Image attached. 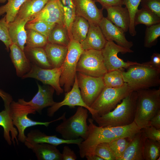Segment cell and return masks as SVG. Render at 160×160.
Returning a JSON list of instances; mask_svg holds the SVG:
<instances>
[{
    "mask_svg": "<svg viewBox=\"0 0 160 160\" xmlns=\"http://www.w3.org/2000/svg\"><path fill=\"white\" fill-rule=\"evenodd\" d=\"M88 121L87 137L78 145L80 156L82 158L93 154L95 147L100 143L109 142L120 138H131L141 129L134 121L125 126L103 127L96 126L92 119H89Z\"/></svg>",
    "mask_w": 160,
    "mask_h": 160,
    "instance_id": "1",
    "label": "cell"
},
{
    "mask_svg": "<svg viewBox=\"0 0 160 160\" xmlns=\"http://www.w3.org/2000/svg\"><path fill=\"white\" fill-rule=\"evenodd\" d=\"M137 98V92L133 91L113 110L92 119L99 127H118L129 125L134 121Z\"/></svg>",
    "mask_w": 160,
    "mask_h": 160,
    "instance_id": "2",
    "label": "cell"
},
{
    "mask_svg": "<svg viewBox=\"0 0 160 160\" xmlns=\"http://www.w3.org/2000/svg\"><path fill=\"white\" fill-rule=\"evenodd\" d=\"M122 73L124 81L134 91L149 89L160 84V68L149 62L130 66Z\"/></svg>",
    "mask_w": 160,
    "mask_h": 160,
    "instance_id": "3",
    "label": "cell"
},
{
    "mask_svg": "<svg viewBox=\"0 0 160 160\" xmlns=\"http://www.w3.org/2000/svg\"><path fill=\"white\" fill-rule=\"evenodd\" d=\"M136 91L137 98L134 121L141 129L149 126L151 119L160 111V89Z\"/></svg>",
    "mask_w": 160,
    "mask_h": 160,
    "instance_id": "4",
    "label": "cell"
},
{
    "mask_svg": "<svg viewBox=\"0 0 160 160\" xmlns=\"http://www.w3.org/2000/svg\"><path fill=\"white\" fill-rule=\"evenodd\" d=\"M134 91L126 82L118 88L105 86L90 107L92 111V118L101 116L112 111L119 102Z\"/></svg>",
    "mask_w": 160,
    "mask_h": 160,
    "instance_id": "5",
    "label": "cell"
},
{
    "mask_svg": "<svg viewBox=\"0 0 160 160\" xmlns=\"http://www.w3.org/2000/svg\"><path fill=\"white\" fill-rule=\"evenodd\" d=\"M87 109L79 106L75 114L66 119L55 128V131L60 133L63 139L66 140L81 138L85 140L89 133V126L87 119L88 117Z\"/></svg>",
    "mask_w": 160,
    "mask_h": 160,
    "instance_id": "6",
    "label": "cell"
},
{
    "mask_svg": "<svg viewBox=\"0 0 160 160\" xmlns=\"http://www.w3.org/2000/svg\"><path fill=\"white\" fill-rule=\"evenodd\" d=\"M9 108L13 124L18 129V140L23 143H24L26 140V136L25 134V131L27 128L37 125L47 127L51 123L63 120L64 118V116L62 115L58 118L49 122L36 121L28 117L29 114H35L36 113L35 110L31 106L13 100L10 103Z\"/></svg>",
    "mask_w": 160,
    "mask_h": 160,
    "instance_id": "7",
    "label": "cell"
},
{
    "mask_svg": "<svg viewBox=\"0 0 160 160\" xmlns=\"http://www.w3.org/2000/svg\"><path fill=\"white\" fill-rule=\"evenodd\" d=\"M84 51L80 43L73 39L70 40L65 59L61 66L60 79L61 87L65 92L71 89L76 73V67L79 58Z\"/></svg>",
    "mask_w": 160,
    "mask_h": 160,
    "instance_id": "8",
    "label": "cell"
},
{
    "mask_svg": "<svg viewBox=\"0 0 160 160\" xmlns=\"http://www.w3.org/2000/svg\"><path fill=\"white\" fill-rule=\"evenodd\" d=\"M76 72L95 77H103L107 72L101 50H84L78 60Z\"/></svg>",
    "mask_w": 160,
    "mask_h": 160,
    "instance_id": "9",
    "label": "cell"
},
{
    "mask_svg": "<svg viewBox=\"0 0 160 160\" xmlns=\"http://www.w3.org/2000/svg\"><path fill=\"white\" fill-rule=\"evenodd\" d=\"M77 73V82L82 98L85 103L90 107L105 86L103 77Z\"/></svg>",
    "mask_w": 160,
    "mask_h": 160,
    "instance_id": "10",
    "label": "cell"
},
{
    "mask_svg": "<svg viewBox=\"0 0 160 160\" xmlns=\"http://www.w3.org/2000/svg\"><path fill=\"white\" fill-rule=\"evenodd\" d=\"M105 67L107 71L121 68L127 69L130 66L137 64L136 62L124 61L119 58L118 54H122L133 52L131 49L120 46L113 41H107L105 46L101 50Z\"/></svg>",
    "mask_w": 160,
    "mask_h": 160,
    "instance_id": "11",
    "label": "cell"
},
{
    "mask_svg": "<svg viewBox=\"0 0 160 160\" xmlns=\"http://www.w3.org/2000/svg\"><path fill=\"white\" fill-rule=\"evenodd\" d=\"M62 69L60 68H43L32 64L30 71L22 78L35 79L42 82L44 84L52 87L57 95L62 94L63 89L61 87L60 83Z\"/></svg>",
    "mask_w": 160,
    "mask_h": 160,
    "instance_id": "12",
    "label": "cell"
},
{
    "mask_svg": "<svg viewBox=\"0 0 160 160\" xmlns=\"http://www.w3.org/2000/svg\"><path fill=\"white\" fill-rule=\"evenodd\" d=\"M39 21L64 25L63 10L60 0H50L39 12L27 23Z\"/></svg>",
    "mask_w": 160,
    "mask_h": 160,
    "instance_id": "13",
    "label": "cell"
},
{
    "mask_svg": "<svg viewBox=\"0 0 160 160\" xmlns=\"http://www.w3.org/2000/svg\"><path fill=\"white\" fill-rule=\"evenodd\" d=\"M64 105L70 107H74L75 106L83 107L87 109L91 114H92V109L85 103L82 98L78 85L76 73L71 89L65 93L64 98L62 101L56 102L54 104L48 108L47 115L49 117L52 116L60 108Z\"/></svg>",
    "mask_w": 160,
    "mask_h": 160,
    "instance_id": "14",
    "label": "cell"
},
{
    "mask_svg": "<svg viewBox=\"0 0 160 160\" xmlns=\"http://www.w3.org/2000/svg\"><path fill=\"white\" fill-rule=\"evenodd\" d=\"M37 85L38 91L31 100L27 102L23 99H20L18 101L21 103L31 106L36 112L41 113L43 108L51 107L56 103L53 98L55 90L48 85H41L38 83Z\"/></svg>",
    "mask_w": 160,
    "mask_h": 160,
    "instance_id": "15",
    "label": "cell"
},
{
    "mask_svg": "<svg viewBox=\"0 0 160 160\" xmlns=\"http://www.w3.org/2000/svg\"><path fill=\"white\" fill-rule=\"evenodd\" d=\"M98 25L107 41H114L118 45L127 49H131L133 46V42L127 39L124 31L106 17H103Z\"/></svg>",
    "mask_w": 160,
    "mask_h": 160,
    "instance_id": "16",
    "label": "cell"
},
{
    "mask_svg": "<svg viewBox=\"0 0 160 160\" xmlns=\"http://www.w3.org/2000/svg\"><path fill=\"white\" fill-rule=\"evenodd\" d=\"M76 15L89 23L98 25L104 17L102 9H99L93 0H73Z\"/></svg>",
    "mask_w": 160,
    "mask_h": 160,
    "instance_id": "17",
    "label": "cell"
},
{
    "mask_svg": "<svg viewBox=\"0 0 160 160\" xmlns=\"http://www.w3.org/2000/svg\"><path fill=\"white\" fill-rule=\"evenodd\" d=\"M146 138L141 129L130 139L124 152L118 160H144L143 151Z\"/></svg>",
    "mask_w": 160,
    "mask_h": 160,
    "instance_id": "18",
    "label": "cell"
},
{
    "mask_svg": "<svg viewBox=\"0 0 160 160\" xmlns=\"http://www.w3.org/2000/svg\"><path fill=\"white\" fill-rule=\"evenodd\" d=\"M89 30L85 39L80 43L84 50H102L107 41L98 25L89 23Z\"/></svg>",
    "mask_w": 160,
    "mask_h": 160,
    "instance_id": "19",
    "label": "cell"
},
{
    "mask_svg": "<svg viewBox=\"0 0 160 160\" xmlns=\"http://www.w3.org/2000/svg\"><path fill=\"white\" fill-rule=\"evenodd\" d=\"M24 143L35 153L38 160H62V153L56 146L47 143H34L26 141Z\"/></svg>",
    "mask_w": 160,
    "mask_h": 160,
    "instance_id": "20",
    "label": "cell"
},
{
    "mask_svg": "<svg viewBox=\"0 0 160 160\" xmlns=\"http://www.w3.org/2000/svg\"><path fill=\"white\" fill-rule=\"evenodd\" d=\"M84 139L81 138L66 140L60 138L56 135H49L39 130L33 129L31 130L27 134L25 141L34 143H47L57 146L63 144H73L78 145Z\"/></svg>",
    "mask_w": 160,
    "mask_h": 160,
    "instance_id": "21",
    "label": "cell"
},
{
    "mask_svg": "<svg viewBox=\"0 0 160 160\" xmlns=\"http://www.w3.org/2000/svg\"><path fill=\"white\" fill-rule=\"evenodd\" d=\"M10 57L16 70L17 75L22 78L30 70L32 64L26 56L24 50L15 44L9 47Z\"/></svg>",
    "mask_w": 160,
    "mask_h": 160,
    "instance_id": "22",
    "label": "cell"
},
{
    "mask_svg": "<svg viewBox=\"0 0 160 160\" xmlns=\"http://www.w3.org/2000/svg\"><path fill=\"white\" fill-rule=\"evenodd\" d=\"M29 20L16 17L13 21L8 23L9 35L12 44H16L23 50L27 38L25 25Z\"/></svg>",
    "mask_w": 160,
    "mask_h": 160,
    "instance_id": "23",
    "label": "cell"
},
{
    "mask_svg": "<svg viewBox=\"0 0 160 160\" xmlns=\"http://www.w3.org/2000/svg\"><path fill=\"white\" fill-rule=\"evenodd\" d=\"M9 105H5L4 109L0 112V126L3 129V137L8 144L11 145L12 141L18 144V131L14 127L11 116Z\"/></svg>",
    "mask_w": 160,
    "mask_h": 160,
    "instance_id": "24",
    "label": "cell"
},
{
    "mask_svg": "<svg viewBox=\"0 0 160 160\" xmlns=\"http://www.w3.org/2000/svg\"><path fill=\"white\" fill-rule=\"evenodd\" d=\"M107 16L106 17L116 26L121 28L125 33L129 30L130 18L127 8L117 6L106 8Z\"/></svg>",
    "mask_w": 160,
    "mask_h": 160,
    "instance_id": "25",
    "label": "cell"
},
{
    "mask_svg": "<svg viewBox=\"0 0 160 160\" xmlns=\"http://www.w3.org/2000/svg\"><path fill=\"white\" fill-rule=\"evenodd\" d=\"M27 57L32 64L43 68H52L44 47L26 46L24 50Z\"/></svg>",
    "mask_w": 160,
    "mask_h": 160,
    "instance_id": "26",
    "label": "cell"
},
{
    "mask_svg": "<svg viewBox=\"0 0 160 160\" xmlns=\"http://www.w3.org/2000/svg\"><path fill=\"white\" fill-rule=\"evenodd\" d=\"M44 48L52 68L60 67L66 57L68 47L48 42Z\"/></svg>",
    "mask_w": 160,
    "mask_h": 160,
    "instance_id": "27",
    "label": "cell"
},
{
    "mask_svg": "<svg viewBox=\"0 0 160 160\" xmlns=\"http://www.w3.org/2000/svg\"><path fill=\"white\" fill-rule=\"evenodd\" d=\"M49 0H26L20 7L16 17L30 20L39 13Z\"/></svg>",
    "mask_w": 160,
    "mask_h": 160,
    "instance_id": "28",
    "label": "cell"
},
{
    "mask_svg": "<svg viewBox=\"0 0 160 160\" xmlns=\"http://www.w3.org/2000/svg\"><path fill=\"white\" fill-rule=\"evenodd\" d=\"M89 26L86 19L76 15L71 28L70 40L73 39L81 43L86 38Z\"/></svg>",
    "mask_w": 160,
    "mask_h": 160,
    "instance_id": "29",
    "label": "cell"
},
{
    "mask_svg": "<svg viewBox=\"0 0 160 160\" xmlns=\"http://www.w3.org/2000/svg\"><path fill=\"white\" fill-rule=\"evenodd\" d=\"M26 0H0V3H7L0 6V16L5 13L6 19L8 23L15 19L22 5Z\"/></svg>",
    "mask_w": 160,
    "mask_h": 160,
    "instance_id": "30",
    "label": "cell"
},
{
    "mask_svg": "<svg viewBox=\"0 0 160 160\" xmlns=\"http://www.w3.org/2000/svg\"><path fill=\"white\" fill-rule=\"evenodd\" d=\"M48 42L68 47L70 39L64 25L56 24L47 37Z\"/></svg>",
    "mask_w": 160,
    "mask_h": 160,
    "instance_id": "31",
    "label": "cell"
},
{
    "mask_svg": "<svg viewBox=\"0 0 160 160\" xmlns=\"http://www.w3.org/2000/svg\"><path fill=\"white\" fill-rule=\"evenodd\" d=\"M160 23V17L148 9L142 7L136 12L134 19L135 27L142 24L149 26Z\"/></svg>",
    "mask_w": 160,
    "mask_h": 160,
    "instance_id": "32",
    "label": "cell"
},
{
    "mask_svg": "<svg viewBox=\"0 0 160 160\" xmlns=\"http://www.w3.org/2000/svg\"><path fill=\"white\" fill-rule=\"evenodd\" d=\"M125 69L121 68L107 71L103 77L105 86L118 88L122 86L124 83L122 73Z\"/></svg>",
    "mask_w": 160,
    "mask_h": 160,
    "instance_id": "33",
    "label": "cell"
},
{
    "mask_svg": "<svg viewBox=\"0 0 160 160\" xmlns=\"http://www.w3.org/2000/svg\"><path fill=\"white\" fill-rule=\"evenodd\" d=\"M26 29V46L44 47L48 43L47 37L46 36L33 30Z\"/></svg>",
    "mask_w": 160,
    "mask_h": 160,
    "instance_id": "34",
    "label": "cell"
},
{
    "mask_svg": "<svg viewBox=\"0 0 160 160\" xmlns=\"http://www.w3.org/2000/svg\"><path fill=\"white\" fill-rule=\"evenodd\" d=\"M143 154L145 160H157L160 156V142L146 138Z\"/></svg>",
    "mask_w": 160,
    "mask_h": 160,
    "instance_id": "35",
    "label": "cell"
},
{
    "mask_svg": "<svg viewBox=\"0 0 160 160\" xmlns=\"http://www.w3.org/2000/svg\"><path fill=\"white\" fill-rule=\"evenodd\" d=\"M160 36V23L147 26L145 31L144 45L150 48L155 45Z\"/></svg>",
    "mask_w": 160,
    "mask_h": 160,
    "instance_id": "36",
    "label": "cell"
},
{
    "mask_svg": "<svg viewBox=\"0 0 160 160\" xmlns=\"http://www.w3.org/2000/svg\"><path fill=\"white\" fill-rule=\"evenodd\" d=\"M141 0H124V4L129 12L130 18L129 28L130 34L132 36L136 34V31L134 25L135 14L138 10V7Z\"/></svg>",
    "mask_w": 160,
    "mask_h": 160,
    "instance_id": "37",
    "label": "cell"
},
{
    "mask_svg": "<svg viewBox=\"0 0 160 160\" xmlns=\"http://www.w3.org/2000/svg\"><path fill=\"white\" fill-rule=\"evenodd\" d=\"M131 138L128 137L120 138L108 142L116 158V160L121 157Z\"/></svg>",
    "mask_w": 160,
    "mask_h": 160,
    "instance_id": "38",
    "label": "cell"
},
{
    "mask_svg": "<svg viewBox=\"0 0 160 160\" xmlns=\"http://www.w3.org/2000/svg\"><path fill=\"white\" fill-rule=\"evenodd\" d=\"M56 24L54 23L39 21L27 23L25 25V28L34 30L47 37Z\"/></svg>",
    "mask_w": 160,
    "mask_h": 160,
    "instance_id": "39",
    "label": "cell"
},
{
    "mask_svg": "<svg viewBox=\"0 0 160 160\" xmlns=\"http://www.w3.org/2000/svg\"><path fill=\"white\" fill-rule=\"evenodd\" d=\"M94 154L98 156L103 160H116V158L108 142L98 144L94 149Z\"/></svg>",
    "mask_w": 160,
    "mask_h": 160,
    "instance_id": "40",
    "label": "cell"
},
{
    "mask_svg": "<svg viewBox=\"0 0 160 160\" xmlns=\"http://www.w3.org/2000/svg\"><path fill=\"white\" fill-rule=\"evenodd\" d=\"M0 40L4 43L6 49L9 51L12 43L9 35L8 23L5 15L0 20Z\"/></svg>",
    "mask_w": 160,
    "mask_h": 160,
    "instance_id": "41",
    "label": "cell"
},
{
    "mask_svg": "<svg viewBox=\"0 0 160 160\" xmlns=\"http://www.w3.org/2000/svg\"><path fill=\"white\" fill-rule=\"evenodd\" d=\"M62 6L63 12L64 25L68 31L70 39L71 27L76 15L75 10L62 4Z\"/></svg>",
    "mask_w": 160,
    "mask_h": 160,
    "instance_id": "42",
    "label": "cell"
},
{
    "mask_svg": "<svg viewBox=\"0 0 160 160\" xmlns=\"http://www.w3.org/2000/svg\"><path fill=\"white\" fill-rule=\"evenodd\" d=\"M142 7L148 9L160 17V0H141Z\"/></svg>",
    "mask_w": 160,
    "mask_h": 160,
    "instance_id": "43",
    "label": "cell"
},
{
    "mask_svg": "<svg viewBox=\"0 0 160 160\" xmlns=\"http://www.w3.org/2000/svg\"><path fill=\"white\" fill-rule=\"evenodd\" d=\"M141 129L147 138L160 142V129L149 126Z\"/></svg>",
    "mask_w": 160,
    "mask_h": 160,
    "instance_id": "44",
    "label": "cell"
},
{
    "mask_svg": "<svg viewBox=\"0 0 160 160\" xmlns=\"http://www.w3.org/2000/svg\"><path fill=\"white\" fill-rule=\"evenodd\" d=\"M100 3L103 9L114 6H122L124 4V0H94Z\"/></svg>",
    "mask_w": 160,
    "mask_h": 160,
    "instance_id": "45",
    "label": "cell"
},
{
    "mask_svg": "<svg viewBox=\"0 0 160 160\" xmlns=\"http://www.w3.org/2000/svg\"><path fill=\"white\" fill-rule=\"evenodd\" d=\"M62 154V160H76L77 159L74 151L67 146L64 147Z\"/></svg>",
    "mask_w": 160,
    "mask_h": 160,
    "instance_id": "46",
    "label": "cell"
},
{
    "mask_svg": "<svg viewBox=\"0 0 160 160\" xmlns=\"http://www.w3.org/2000/svg\"><path fill=\"white\" fill-rule=\"evenodd\" d=\"M152 65L160 68V54L158 53H154L151 57V60L148 61Z\"/></svg>",
    "mask_w": 160,
    "mask_h": 160,
    "instance_id": "47",
    "label": "cell"
},
{
    "mask_svg": "<svg viewBox=\"0 0 160 160\" xmlns=\"http://www.w3.org/2000/svg\"><path fill=\"white\" fill-rule=\"evenodd\" d=\"M149 126L160 129V111L151 119L149 122Z\"/></svg>",
    "mask_w": 160,
    "mask_h": 160,
    "instance_id": "48",
    "label": "cell"
},
{
    "mask_svg": "<svg viewBox=\"0 0 160 160\" xmlns=\"http://www.w3.org/2000/svg\"><path fill=\"white\" fill-rule=\"evenodd\" d=\"M0 96L3 100L4 105H9L13 100L11 96L0 89Z\"/></svg>",
    "mask_w": 160,
    "mask_h": 160,
    "instance_id": "49",
    "label": "cell"
},
{
    "mask_svg": "<svg viewBox=\"0 0 160 160\" xmlns=\"http://www.w3.org/2000/svg\"><path fill=\"white\" fill-rule=\"evenodd\" d=\"M60 1L63 6L75 10V6L73 0H60Z\"/></svg>",
    "mask_w": 160,
    "mask_h": 160,
    "instance_id": "50",
    "label": "cell"
},
{
    "mask_svg": "<svg viewBox=\"0 0 160 160\" xmlns=\"http://www.w3.org/2000/svg\"><path fill=\"white\" fill-rule=\"evenodd\" d=\"M87 160H103L102 158L95 154L85 156Z\"/></svg>",
    "mask_w": 160,
    "mask_h": 160,
    "instance_id": "51",
    "label": "cell"
}]
</instances>
